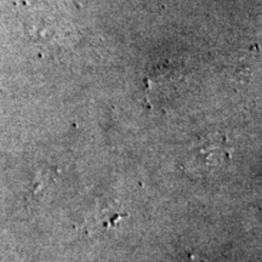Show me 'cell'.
I'll return each instance as SVG.
<instances>
[{"label":"cell","instance_id":"6da1fadb","mask_svg":"<svg viewBox=\"0 0 262 262\" xmlns=\"http://www.w3.org/2000/svg\"><path fill=\"white\" fill-rule=\"evenodd\" d=\"M187 166L189 170L198 171H210L217 168L229 159L228 143L225 137L217 135H209L202 137L193 145L189 152Z\"/></svg>","mask_w":262,"mask_h":262}]
</instances>
